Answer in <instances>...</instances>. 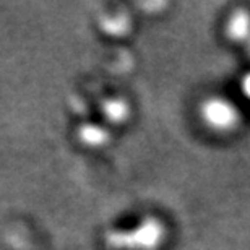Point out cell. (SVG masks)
<instances>
[{"instance_id": "cell-3", "label": "cell", "mask_w": 250, "mask_h": 250, "mask_svg": "<svg viewBox=\"0 0 250 250\" xmlns=\"http://www.w3.org/2000/svg\"><path fill=\"white\" fill-rule=\"evenodd\" d=\"M228 31H229V36L237 39V41L246 39L250 34V17L244 12H239L237 15H234V17L229 20Z\"/></svg>"}, {"instance_id": "cell-5", "label": "cell", "mask_w": 250, "mask_h": 250, "mask_svg": "<svg viewBox=\"0 0 250 250\" xmlns=\"http://www.w3.org/2000/svg\"><path fill=\"white\" fill-rule=\"evenodd\" d=\"M106 114L109 117V121L112 122H119L122 121L125 117V112H127V107H125L124 103H119V101H111L109 104H106Z\"/></svg>"}, {"instance_id": "cell-2", "label": "cell", "mask_w": 250, "mask_h": 250, "mask_svg": "<svg viewBox=\"0 0 250 250\" xmlns=\"http://www.w3.org/2000/svg\"><path fill=\"white\" fill-rule=\"evenodd\" d=\"M133 237L138 241V246L153 247V246H156V242L159 241V237H161V228H159L158 223L146 221L142 228L133 232Z\"/></svg>"}, {"instance_id": "cell-1", "label": "cell", "mask_w": 250, "mask_h": 250, "mask_svg": "<svg viewBox=\"0 0 250 250\" xmlns=\"http://www.w3.org/2000/svg\"><path fill=\"white\" fill-rule=\"evenodd\" d=\"M203 119L211 127L224 130L231 128L237 121V112L231 104L223 99H211L203 106Z\"/></svg>"}, {"instance_id": "cell-6", "label": "cell", "mask_w": 250, "mask_h": 250, "mask_svg": "<svg viewBox=\"0 0 250 250\" xmlns=\"http://www.w3.org/2000/svg\"><path fill=\"white\" fill-rule=\"evenodd\" d=\"M242 88H244V93H246L247 96L250 98V75H249V77H246V78H244Z\"/></svg>"}, {"instance_id": "cell-4", "label": "cell", "mask_w": 250, "mask_h": 250, "mask_svg": "<svg viewBox=\"0 0 250 250\" xmlns=\"http://www.w3.org/2000/svg\"><path fill=\"white\" fill-rule=\"evenodd\" d=\"M82 138L88 145H101L106 140V133L98 127H84L82 130Z\"/></svg>"}]
</instances>
